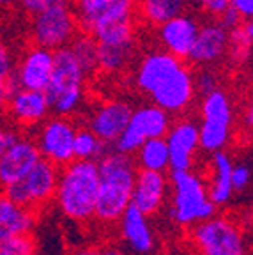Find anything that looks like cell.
Listing matches in <instances>:
<instances>
[{
  "label": "cell",
  "mask_w": 253,
  "mask_h": 255,
  "mask_svg": "<svg viewBox=\"0 0 253 255\" xmlns=\"http://www.w3.org/2000/svg\"><path fill=\"white\" fill-rule=\"evenodd\" d=\"M134 85L150 103L170 116H181L197 98L193 69L166 50H150L140 57L134 69Z\"/></svg>",
  "instance_id": "obj_1"
},
{
  "label": "cell",
  "mask_w": 253,
  "mask_h": 255,
  "mask_svg": "<svg viewBox=\"0 0 253 255\" xmlns=\"http://www.w3.org/2000/svg\"><path fill=\"white\" fill-rule=\"evenodd\" d=\"M99 186L94 220L99 225L112 227L131 206L133 186L136 179V161L133 154H124L110 149L98 159Z\"/></svg>",
  "instance_id": "obj_2"
},
{
  "label": "cell",
  "mask_w": 253,
  "mask_h": 255,
  "mask_svg": "<svg viewBox=\"0 0 253 255\" xmlns=\"http://www.w3.org/2000/svg\"><path fill=\"white\" fill-rule=\"evenodd\" d=\"M99 172L94 159H73L59 168L55 202L62 215L75 223L94 220Z\"/></svg>",
  "instance_id": "obj_3"
},
{
  "label": "cell",
  "mask_w": 253,
  "mask_h": 255,
  "mask_svg": "<svg viewBox=\"0 0 253 255\" xmlns=\"http://www.w3.org/2000/svg\"><path fill=\"white\" fill-rule=\"evenodd\" d=\"M168 218L182 229L193 227L218 213L216 204L211 200L206 177L197 170H172L170 174V204Z\"/></svg>",
  "instance_id": "obj_4"
},
{
  "label": "cell",
  "mask_w": 253,
  "mask_h": 255,
  "mask_svg": "<svg viewBox=\"0 0 253 255\" xmlns=\"http://www.w3.org/2000/svg\"><path fill=\"white\" fill-rule=\"evenodd\" d=\"M85 71L69 46L53 52V71L44 89L55 116L69 117L80 110L85 100Z\"/></svg>",
  "instance_id": "obj_5"
},
{
  "label": "cell",
  "mask_w": 253,
  "mask_h": 255,
  "mask_svg": "<svg viewBox=\"0 0 253 255\" xmlns=\"http://www.w3.org/2000/svg\"><path fill=\"white\" fill-rule=\"evenodd\" d=\"M234 121H236V110L229 92L218 87L209 94L202 96L200 123H198L200 151L207 154L223 151L232 136Z\"/></svg>",
  "instance_id": "obj_6"
},
{
  "label": "cell",
  "mask_w": 253,
  "mask_h": 255,
  "mask_svg": "<svg viewBox=\"0 0 253 255\" xmlns=\"http://www.w3.org/2000/svg\"><path fill=\"white\" fill-rule=\"evenodd\" d=\"M190 229V241L197 255H248L245 232L229 216L216 213Z\"/></svg>",
  "instance_id": "obj_7"
},
{
  "label": "cell",
  "mask_w": 253,
  "mask_h": 255,
  "mask_svg": "<svg viewBox=\"0 0 253 255\" xmlns=\"http://www.w3.org/2000/svg\"><path fill=\"white\" fill-rule=\"evenodd\" d=\"M57 181H59V167L41 158L20 181L4 188V193L14 202L39 211L41 207L55 199Z\"/></svg>",
  "instance_id": "obj_8"
},
{
  "label": "cell",
  "mask_w": 253,
  "mask_h": 255,
  "mask_svg": "<svg viewBox=\"0 0 253 255\" xmlns=\"http://www.w3.org/2000/svg\"><path fill=\"white\" fill-rule=\"evenodd\" d=\"M78 20L71 4L53 5L32 16L30 37L34 44L48 50H59L69 46L73 37L78 34Z\"/></svg>",
  "instance_id": "obj_9"
},
{
  "label": "cell",
  "mask_w": 253,
  "mask_h": 255,
  "mask_svg": "<svg viewBox=\"0 0 253 255\" xmlns=\"http://www.w3.org/2000/svg\"><path fill=\"white\" fill-rule=\"evenodd\" d=\"M170 126L172 116L166 110L159 108L158 105L147 103L138 108H133L126 129L114 143L115 151H121L124 154H134L145 140L165 136Z\"/></svg>",
  "instance_id": "obj_10"
},
{
  "label": "cell",
  "mask_w": 253,
  "mask_h": 255,
  "mask_svg": "<svg viewBox=\"0 0 253 255\" xmlns=\"http://www.w3.org/2000/svg\"><path fill=\"white\" fill-rule=\"evenodd\" d=\"M76 124L69 117L55 116L48 117L37 126L36 145L41 152V158L52 161L57 167L71 163L75 159V135Z\"/></svg>",
  "instance_id": "obj_11"
},
{
  "label": "cell",
  "mask_w": 253,
  "mask_h": 255,
  "mask_svg": "<svg viewBox=\"0 0 253 255\" xmlns=\"http://www.w3.org/2000/svg\"><path fill=\"white\" fill-rule=\"evenodd\" d=\"M75 14L83 32H94L103 25L134 18L136 0H73Z\"/></svg>",
  "instance_id": "obj_12"
},
{
  "label": "cell",
  "mask_w": 253,
  "mask_h": 255,
  "mask_svg": "<svg viewBox=\"0 0 253 255\" xmlns=\"http://www.w3.org/2000/svg\"><path fill=\"white\" fill-rule=\"evenodd\" d=\"M170 152L172 170H191L200 151V129L198 123L190 117H181L172 121V126L165 135Z\"/></svg>",
  "instance_id": "obj_13"
},
{
  "label": "cell",
  "mask_w": 253,
  "mask_h": 255,
  "mask_svg": "<svg viewBox=\"0 0 253 255\" xmlns=\"http://www.w3.org/2000/svg\"><path fill=\"white\" fill-rule=\"evenodd\" d=\"M53 71V50L44 46L27 48L14 66L12 84L14 87L32 89V91H44L48 87L50 76Z\"/></svg>",
  "instance_id": "obj_14"
},
{
  "label": "cell",
  "mask_w": 253,
  "mask_h": 255,
  "mask_svg": "<svg viewBox=\"0 0 253 255\" xmlns=\"http://www.w3.org/2000/svg\"><path fill=\"white\" fill-rule=\"evenodd\" d=\"M133 114V107L129 101L114 98L99 103L94 110L89 114L87 126L99 136V138L107 142L108 145H114L115 140L119 138L121 133L126 129L127 123Z\"/></svg>",
  "instance_id": "obj_15"
},
{
  "label": "cell",
  "mask_w": 253,
  "mask_h": 255,
  "mask_svg": "<svg viewBox=\"0 0 253 255\" xmlns=\"http://www.w3.org/2000/svg\"><path fill=\"white\" fill-rule=\"evenodd\" d=\"M168 193H170V177L166 175V172L138 168L131 197V204L134 207H138L143 215L150 218L165 207Z\"/></svg>",
  "instance_id": "obj_16"
},
{
  "label": "cell",
  "mask_w": 253,
  "mask_h": 255,
  "mask_svg": "<svg viewBox=\"0 0 253 255\" xmlns=\"http://www.w3.org/2000/svg\"><path fill=\"white\" fill-rule=\"evenodd\" d=\"M154 28L163 50L182 60H188L200 30V23L193 14L181 12Z\"/></svg>",
  "instance_id": "obj_17"
},
{
  "label": "cell",
  "mask_w": 253,
  "mask_h": 255,
  "mask_svg": "<svg viewBox=\"0 0 253 255\" xmlns=\"http://www.w3.org/2000/svg\"><path fill=\"white\" fill-rule=\"evenodd\" d=\"M41 159V152L32 136L21 135L4 151L0 158V188L11 186L20 181Z\"/></svg>",
  "instance_id": "obj_18"
},
{
  "label": "cell",
  "mask_w": 253,
  "mask_h": 255,
  "mask_svg": "<svg viewBox=\"0 0 253 255\" xmlns=\"http://www.w3.org/2000/svg\"><path fill=\"white\" fill-rule=\"evenodd\" d=\"M9 119L20 128H37L50 117L52 108L46 92L32 89H14L7 103Z\"/></svg>",
  "instance_id": "obj_19"
},
{
  "label": "cell",
  "mask_w": 253,
  "mask_h": 255,
  "mask_svg": "<svg viewBox=\"0 0 253 255\" xmlns=\"http://www.w3.org/2000/svg\"><path fill=\"white\" fill-rule=\"evenodd\" d=\"M227 48H229V30L220 23V20L214 18V21L200 25L188 60L193 66L213 68L214 64L227 57Z\"/></svg>",
  "instance_id": "obj_20"
},
{
  "label": "cell",
  "mask_w": 253,
  "mask_h": 255,
  "mask_svg": "<svg viewBox=\"0 0 253 255\" xmlns=\"http://www.w3.org/2000/svg\"><path fill=\"white\" fill-rule=\"evenodd\" d=\"M121 238L133 254L149 255L156 248L154 229L150 225L149 216L143 215L138 207L131 204L119 220Z\"/></svg>",
  "instance_id": "obj_21"
},
{
  "label": "cell",
  "mask_w": 253,
  "mask_h": 255,
  "mask_svg": "<svg viewBox=\"0 0 253 255\" xmlns=\"http://www.w3.org/2000/svg\"><path fill=\"white\" fill-rule=\"evenodd\" d=\"M232 168L234 161L229 152L216 151L211 152L209 159V174H207V191L216 207H223L232 200L234 188H232Z\"/></svg>",
  "instance_id": "obj_22"
},
{
  "label": "cell",
  "mask_w": 253,
  "mask_h": 255,
  "mask_svg": "<svg viewBox=\"0 0 253 255\" xmlns=\"http://www.w3.org/2000/svg\"><path fill=\"white\" fill-rule=\"evenodd\" d=\"M36 222L37 211L14 202L5 193L0 195V239L30 234L36 227Z\"/></svg>",
  "instance_id": "obj_23"
},
{
  "label": "cell",
  "mask_w": 253,
  "mask_h": 255,
  "mask_svg": "<svg viewBox=\"0 0 253 255\" xmlns=\"http://www.w3.org/2000/svg\"><path fill=\"white\" fill-rule=\"evenodd\" d=\"M136 167L143 170L168 172L170 170V152L165 136L149 138L134 152Z\"/></svg>",
  "instance_id": "obj_24"
},
{
  "label": "cell",
  "mask_w": 253,
  "mask_h": 255,
  "mask_svg": "<svg viewBox=\"0 0 253 255\" xmlns=\"http://www.w3.org/2000/svg\"><path fill=\"white\" fill-rule=\"evenodd\" d=\"M186 0H138V14L149 27H158L186 11Z\"/></svg>",
  "instance_id": "obj_25"
},
{
  "label": "cell",
  "mask_w": 253,
  "mask_h": 255,
  "mask_svg": "<svg viewBox=\"0 0 253 255\" xmlns=\"http://www.w3.org/2000/svg\"><path fill=\"white\" fill-rule=\"evenodd\" d=\"M136 53V44L114 46V44H99V71L107 75H117L133 62Z\"/></svg>",
  "instance_id": "obj_26"
},
{
  "label": "cell",
  "mask_w": 253,
  "mask_h": 255,
  "mask_svg": "<svg viewBox=\"0 0 253 255\" xmlns=\"http://www.w3.org/2000/svg\"><path fill=\"white\" fill-rule=\"evenodd\" d=\"M69 48L85 75H94L96 71H99V43L91 32H78L69 43Z\"/></svg>",
  "instance_id": "obj_27"
},
{
  "label": "cell",
  "mask_w": 253,
  "mask_h": 255,
  "mask_svg": "<svg viewBox=\"0 0 253 255\" xmlns=\"http://www.w3.org/2000/svg\"><path fill=\"white\" fill-rule=\"evenodd\" d=\"M92 36L98 39L99 44H114V46H126L136 44V32H134V18L119 20L114 23L103 25L96 28Z\"/></svg>",
  "instance_id": "obj_28"
},
{
  "label": "cell",
  "mask_w": 253,
  "mask_h": 255,
  "mask_svg": "<svg viewBox=\"0 0 253 255\" xmlns=\"http://www.w3.org/2000/svg\"><path fill=\"white\" fill-rule=\"evenodd\" d=\"M108 151H110V145L99 138L87 124L76 128L75 159H94V161H98Z\"/></svg>",
  "instance_id": "obj_29"
},
{
  "label": "cell",
  "mask_w": 253,
  "mask_h": 255,
  "mask_svg": "<svg viewBox=\"0 0 253 255\" xmlns=\"http://www.w3.org/2000/svg\"><path fill=\"white\" fill-rule=\"evenodd\" d=\"M253 52L252 43L246 37L243 30V23L239 27L229 30V48H227V57L234 66H243L250 60Z\"/></svg>",
  "instance_id": "obj_30"
},
{
  "label": "cell",
  "mask_w": 253,
  "mask_h": 255,
  "mask_svg": "<svg viewBox=\"0 0 253 255\" xmlns=\"http://www.w3.org/2000/svg\"><path fill=\"white\" fill-rule=\"evenodd\" d=\"M37 245L30 234L0 239V255H36Z\"/></svg>",
  "instance_id": "obj_31"
},
{
  "label": "cell",
  "mask_w": 253,
  "mask_h": 255,
  "mask_svg": "<svg viewBox=\"0 0 253 255\" xmlns=\"http://www.w3.org/2000/svg\"><path fill=\"white\" fill-rule=\"evenodd\" d=\"M14 59H12L11 48H9L7 41L0 34V80L2 82H9L14 73Z\"/></svg>",
  "instance_id": "obj_32"
},
{
  "label": "cell",
  "mask_w": 253,
  "mask_h": 255,
  "mask_svg": "<svg viewBox=\"0 0 253 255\" xmlns=\"http://www.w3.org/2000/svg\"><path fill=\"white\" fill-rule=\"evenodd\" d=\"M195 87H197V92H200V96L209 94L214 89L220 87V76L211 68H204L195 76Z\"/></svg>",
  "instance_id": "obj_33"
},
{
  "label": "cell",
  "mask_w": 253,
  "mask_h": 255,
  "mask_svg": "<svg viewBox=\"0 0 253 255\" xmlns=\"http://www.w3.org/2000/svg\"><path fill=\"white\" fill-rule=\"evenodd\" d=\"M250 183H252V170L248 165L238 163L232 168V188L234 193H241V191L248 190Z\"/></svg>",
  "instance_id": "obj_34"
},
{
  "label": "cell",
  "mask_w": 253,
  "mask_h": 255,
  "mask_svg": "<svg viewBox=\"0 0 253 255\" xmlns=\"http://www.w3.org/2000/svg\"><path fill=\"white\" fill-rule=\"evenodd\" d=\"M62 4H73V0H20V5L27 14L34 16L37 12L44 11L53 5H62Z\"/></svg>",
  "instance_id": "obj_35"
},
{
  "label": "cell",
  "mask_w": 253,
  "mask_h": 255,
  "mask_svg": "<svg viewBox=\"0 0 253 255\" xmlns=\"http://www.w3.org/2000/svg\"><path fill=\"white\" fill-rule=\"evenodd\" d=\"M18 136H20V131H18L16 128H12L11 124H7L5 121L0 119V158H2L5 149H7Z\"/></svg>",
  "instance_id": "obj_36"
},
{
  "label": "cell",
  "mask_w": 253,
  "mask_h": 255,
  "mask_svg": "<svg viewBox=\"0 0 253 255\" xmlns=\"http://www.w3.org/2000/svg\"><path fill=\"white\" fill-rule=\"evenodd\" d=\"M230 7V0H206L202 9L213 18H220Z\"/></svg>",
  "instance_id": "obj_37"
},
{
  "label": "cell",
  "mask_w": 253,
  "mask_h": 255,
  "mask_svg": "<svg viewBox=\"0 0 253 255\" xmlns=\"http://www.w3.org/2000/svg\"><path fill=\"white\" fill-rule=\"evenodd\" d=\"M14 84H12V78L9 82H2L0 80V117H4V114H7V103L9 98H11L12 91H14Z\"/></svg>",
  "instance_id": "obj_38"
},
{
  "label": "cell",
  "mask_w": 253,
  "mask_h": 255,
  "mask_svg": "<svg viewBox=\"0 0 253 255\" xmlns=\"http://www.w3.org/2000/svg\"><path fill=\"white\" fill-rule=\"evenodd\" d=\"M220 23L223 25V27L227 28V30H232V28H236V27H239V25L243 23V18L239 16V12L236 11V9H232V7H229L225 12H223L220 18Z\"/></svg>",
  "instance_id": "obj_39"
},
{
  "label": "cell",
  "mask_w": 253,
  "mask_h": 255,
  "mask_svg": "<svg viewBox=\"0 0 253 255\" xmlns=\"http://www.w3.org/2000/svg\"><path fill=\"white\" fill-rule=\"evenodd\" d=\"M230 7L239 12L243 21L253 18V0H230Z\"/></svg>",
  "instance_id": "obj_40"
},
{
  "label": "cell",
  "mask_w": 253,
  "mask_h": 255,
  "mask_svg": "<svg viewBox=\"0 0 253 255\" xmlns=\"http://www.w3.org/2000/svg\"><path fill=\"white\" fill-rule=\"evenodd\" d=\"M243 124H245V128L248 129V131L253 133V94H252V98L248 100V103H246V107H245V114H243Z\"/></svg>",
  "instance_id": "obj_41"
},
{
  "label": "cell",
  "mask_w": 253,
  "mask_h": 255,
  "mask_svg": "<svg viewBox=\"0 0 253 255\" xmlns=\"http://www.w3.org/2000/svg\"><path fill=\"white\" fill-rule=\"evenodd\" d=\"M71 255H103V250H99L96 247H83V248H76Z\"/></svg>",
  "instance_id": "obj_42"
},
{
  "label": "cell",
  "mask_w": 253,
  "mask_h": 255,
  "mask_svg": "<svg viewBox=\"0 0 253 255\" xmlns=\"http://www.w3.org/2000/svg\"><path fill=\"white\" fill-rule=\"evenodd\" d=\"M243 30H245L246 37H248V41L253 46V18H248V20L243 21Z\"/></svg>",
  "instance_id": "obj_43"
},
{
  "label": "cell",
  "mask_w": 253,
  "mask_h": 255,
  "mask_svg": "<svg viewBox=\"0 0 253 255\" xmlns=\"http://www.w3.org/2000/svg\"><path fill=\"white\" fill-rule=\"evenodd\" d=\"M103 255H134L131 254V252H126V250H121V248H107V250H103Z\"/></svg>",
  "instance_id": "obj_44"
},
{
  "label": "cell",
  "mask_w": 253,
  "mask_h": 255,
  "mask_svg": "<svg viewBox=\"0 0 253 255\" xmlns=\"http://www.w3.org/2000/svg\"><path fill=\"white\" fill-rule=\"evenodd\" d=\"M14 4H20V0H0V9H9Z\"/></svg>",
  "instance_id": "obj_45"
},
{
  "label": "cell",
  "mask_w": 253,
  "mask_h": 255,
  "mask_svg": "<svg viewBox=\"0 0 253 255\" xmlns=\"http://www.w3.org/2000/svg\"><path fill=\"white\" fill-rule=\"evenodd\" d=\"M186 2H188V5H191V7L202 9V5H204V2H206V0H186Z\"/></svg>",
  "instance_id": "obj_46"
},
{
  "label": "cell",
  "mask_w": 253,
  "mask_h": 255,
  "mask_svg": "<svg viewBox=\"0 0 253 255\" xmlns=\"http://www.w3.org/2000/svg\"><path fill=\"white\" fill-rule=\"evenodd\" d=\"M252 76H253V66H252Z\"/></svg>",
  "instance_id": "obj_47"
},
{
  "label": "cell",
  "mask_w": 253,
  "mask_h": 255,
  "mask_svg": "<svg viewBox=\"0 0 253 255\" xmlns=\"http://www.w3.org/2000/svg\"><path fill=\"white\" fill-rule=\"evenodd\" d=\"M159 255H165V254H159Z\"/></svg>",
  "instance_id": "obj_48"
}]
</instances>
